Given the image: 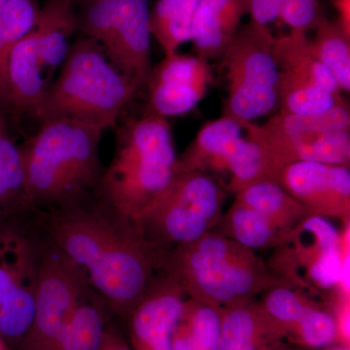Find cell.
<instances>
[{
    "instance_id": "obj_1",
    "label": "cell",
    "mask_w": 350,
    "mask_h": 350,
    "mask_svg": "<svg viewBox=\"0 0 350 350\" xmlns=\"http://www.w3.org/2000/svg\"><path fill=\"white\" fill-rule=\"evenodd\" d=\"M45 226L51 243L79 269L90 289L118 314L130 317L159 273L165 251L135 221L107 204L54 209Z\"/></svg>"
},
{
    "instance_id": "obj_2",
    "label": "cell",
    "mask_w": 350,
    "mask_h": 350,
    "mask_svg": "<svg viewBox=\"0 0 350 350\" xmlns=\"http://www.w3.org/2000/svg\"><path fill=\"white\" fill-rule=\"evenodd\" d=\"M103 131L75 119L42 120L38 133L23 146L31 209L77 204L98 185Z\"/></svg>"
},
{
    "instance_id": "obj_3",
    "label": "cell",
    "mask_w": 350,
    "mask_h": 350,
    "mask_svg": "<svg viewBox=\"0 0 350 350\" xmlns=\"http://www.w3.org/2000/svg\"><path fill=\"white\" fill-rule=\"evenodd\" d=\"M160 271L176 280L187 297L220 308L280 285L291 286L257 251L215 232L167 250Z\"/></svg>"
},
{
    "instance_id": "obj_4",
    "label": "cell",
    "mask_w": 350,
    "mask_h": 350,
    "mask_svg": "<svg viewBox=\"0 0 350 350\" xmlns=\"http://www.w3.org/2000/svg\"><path fill=\"white\" fill-rule=\"evenodd\" d=\"M176 160L167 118L149 112L131 122L98 182L103 204L137 222L172 183Z\"/></svg>"
},
{
    "instance_id": "obj_5",
    "label": "cell",
    "mask_w": 350,
    "mask_h": 350,
    "mask_svg": "<svg viewBox=\"0 0 350 350\" xmlns=\"http://www.w3.org/2000/svg\"><path fill=\"white\" fill-rule=\"evenodd\" d=\"M137 89L111 63L103 46L86 36L71 45L38 117L75 119L105 131L116 125Z\"/></svg>"
},
{
    "instance_id": "obj_6",
    "label": "cell",
    "mask_w": 350,
    "mask_h": 350,
    "mask_svg": "<svg viewBox=\"0 0 350 350\" xmlns=\"http://www.w3.org/2000/svg\"><path fill=\"white\" fill-rule=\"evenodd\" d=\"M226 197L225 189L206 172H175L137 224L145 238L167 252L213 231L224 213Z\"/></svg>"
},
{
    "instance_id": "obj_7",
    "label": "cell",
    "mask_w": 350,
    "mask_h": 350,
    "mask_svg": "<svg viewBox=\"0 0 350 350\" xmlns=\"http://www.w3.org/2000/svg\"><path fill=\"white\" fill-rule=\"evenodd\" d=\"M340 241V232L329 219L308 216L284 243L275 248L268 266L306 294L333 291L344 275Z\"/></svg>"
},
{
    "instance_id": "obj_8",
    "label": "cell",
    "mask_w": 350,
    "mask_h": 350,
    "mask_svg": "<svg viewBox=\"0 0 350 350\" xmlns=\"http://www.w3.org/2000/svg\"><path fill=\"white\" fill-rule=\"evenodd\" d=\"M280 71V114L314 115L345 103L333 73L313 55L306 32L275 38Z\"/></svg>"
},
{
    "instance_id": "obj_9",
    "label": "cell",
    "mask_w": 350,
    "mask_h": 350,
    "mask_svg": "<svg viewBox=\"0 0 350 350\" xmlns=\"http://www.w3.org/2000/svg\"><path fill=\"white\" fill-rule=\"evenodd\" d=\"M84 278L52 243L39 250L36 306L20 350H52L76 308L90 294Z\"/></svg>"
},
{
    "instance_id": "obj_10",
    "label": "cell",
    "mask_w": 350,
    "mask_h": 350,
    "mask_svg": "<svg viewBox=\"0 0 350 350\" xmlns=\"http://www.w3.org/2000/svg\"><path fill=\"white\" fill-rule=\"evenodd\" d=\"M6 220H0V338L19 349L33 320L39 250Z\"/></svg>"
},
{
    "instance_id": "obj_11",
    "label": "cell",
    "mask_w": 350,
    "mask_h": 350,
    "mask_svg": "<svg viewBox=\"0 0 350 350\" xmlns=\"http://www.w3.org/2000/svg\"><path fill=\"white\" fill-rule=\"evenodd\" d=\"M246 137L259 145L278 172L296 162L349 165L350 130L300 131L280 125L275 117L264 125L243 123Z\"/></svg>"
},
{
    "instance_id": "obj_12",
    "label": "cell",
    "mask_w": 350,
    "mask_h": 350,
    "mask_svg": "<svg viewBox=\"0 0 350 350\" xmlns=\"http://www.w3.org/2000/svg\"><path fill=\"white\" fill-rule=\"evenodd\" d=\"M278 183L312 215L349 222V165L296 162L283 167Z\"/></svg>"
},
{
    "instance_id": "obj_13",
    "label": "cell",
    "mask_w": 350,
    "mask_h": 350,
    "mask_svg": "<svg viewBox=\"0 0 350 350\" xmlns=\"http://www.w3.org/2000/svg\"><path fill=\"white\" fill-rule=\"evenodd\" d=\"M213 82L206 59L178 53L167 55L152 68L146 85L150 112L160 116H178L194 109Z\"/></svg>"
},
{
    "instance_id": "obj_14",
    "label": "cell",
    "mask_w": 350,
    "mask_h": 350,
    "mask_svg": "<svg viewBox=\"0 0 350 350\" xmlns=\"http://www.w3.org/2000/svg\"><path fill=\"white\" fill-rule=\"evenodd\" d=\"M275 36L264 25L239 27L222 57L228 90L280 93V71L273 52Z\"/></svg>"
},
{
    "instance_id": "obj_15",
    "label": "cell",
    "mask_w": 350,
    "mask_h": 350,
    "mask_svg": "<svg viewBox=\"0 0 350 350\" xmlns=\"http://www.w3.org/2000/svg\"><path fill=\"white\" fill-rule=\"evenodd\" d=\"M186 298L178 282L159 271L131 313V349L172 350V331Z\"/></svg>"
},
{
    "instance_id": "obj_16",
    "label": "cell",
    "mask_w": 350,
    "mask_h": 350,
    "mask_svg": "<svg viewBox=\"0 0 350 350\" xmlns=\"http://www.w3.org/2000/svg\"><path fill=\"white\" fill-rule=\"evenodd\" d=\"M151 38L148 0H120L116 25L105 51L137 88L146 85L152 70Z\"/></svg>"
},
{
    "instance_id": "obj_17",
    "label": "cell",
    "mask_w": 350,
    "mask_h": 350,
    "mask_svg": "<svg viewBox=\"0 0 350 350\" xmlns=\"http://www.w3.org/2000/svg\"><path fill=\"white\" fill-rule=\"evenodd\" d=\"M287 334L261 301L248 299L222 308L218 350H278Z\"/></svg>"
},
{
    "instance_id": "obj_18",
    "label": "cell",
    "mask_w": 350,
    "mask_h": 350,
    "mask_svg": "<svg viewBox=\"0 0 350 350\" xmlns=\"http://www.w3.org/2000/svg\"><path fill=\"white\" fill-rule=\"evenodd\" d=\"M43 71L32 29L16 44L9 56L6 68L5 107L38 117L49 90Z\"/></svg>"
},
{
    "instance_id": "obj_19",
    "label": "cell",
    "mask_w": 350,
    "mask_h": 350,
    "mask_svg": "<svg viewBox=\"0 0 350 350\" xmlns=\"http://www.w3.org/2000/svg\"><path fill=\"white\" fill-rule=\"evenodd\" d=\"M248 13L250 0H200L191 27L198 57L221 59Z\"/></svg>"
},
{
    "instance_id": "obj_20",
    "label": "cell",
    "mask_w": 350,
    "mask_h": 350,
    "mask_svg": "<svg viewBox=\"0 0 350 350\" xmlns=\"http://www.w3.org/2000/svg\"><path fill=\"white\" fill-rule=\"evenodd\" d=\"M78 29L72 0H46L33 27L44 69L63 64L70 50V39Z\"/></svg>"
},
{
    "instance_id": "obj_21",
    "label": "cell",
    "mask_w": 350,
    "mask_h": 350,
    "mask_svg": "<svg viewBox=\"0 0 350 350\" xmlns=\"http://www.w3.org/2000/svg\"><path fill=\"white\" fill-rule=\"evenodd\" d=\"M222 308L187 297L172 331V350H218Z\"/></svg>"
},
{
    "instance_id": "obj_22",
    "label": "cell",
    "mask_w": 350,
    "mask_h": 350,
    "mask_svg": "<svg viewBox=\"0 0 350 350\" xmlns=\"http://www.w3.org/2000/svg\"><path fill=\"white\" fill-rule=\"evenodd\" d=\"M0 105V220L31 209L23 146L16 144Z\"/></svg>"
},
{
    "instance_id": "obj_23",
    "label": "cell",
    "mask_w": 350,
    "mask_h": 350,
    "mask_svg": "<svg viewBox=\"0 0 350 350\" xmlns=\"http://www.w3.org/2000/svg\"><path fill=\"white\" fill-rule=\"evenodd\" d=\"M234 195V200L256 211L286 234H291L305 219L312 215L276 182H259Z\"/></svg>"
},
{
    "instance_id": "obj_24",
    "label": "cell",
    "mask_w": 350,
    "mask_h": 350,
    "mask_svg": "<svg viewBox=\"0 0 350 350\" xmlns=\"http://www.w3.org/2000/svg\"><path fill=\"white\" fill-rule=\"evenodd\" d=\"M200 0H157L150 10V31L167 55L191 40V27Z\"/></svg>"
},
{
    "instance_id": "obj_25",
    "label": "cell",
    "mask_w": 350,
    "mask_h": 350,
    "mask_svg": "<svg viewBox=\"0 0 350 350\" xmlns=\"http://www.w3.org/2000/svg\"><path fill=\"white\" fill-rule=\"evenodd\" d=\"M243 131V122L229 117L207 122L186 150L177 156L175 172H206L226 142Z\"/></svg>"
},
{
    "instance_id": "obj_26",
    "label": "cell",
    "mask_w": 350,
    "mask_h": 350,
    "mask_svg": "<svg viewBox=\"0 0 350 350\" xmlns=\"http://www.w3.org/2000/svg\"><path fill=\"white\" fill-rule=\"evenodd\" d=\"M39 7L36 0H9L0 6V105L5 107L6 68L16 44L33 29Z\"/></svg>"
},
{
    "instance_id": "obj_27",
    "label": "cell",
    "mask_w": 350,
    "mask_h": 350,
    "mask_svg": "<svg viewBox=\"0 0 350 350\" xmlns=\"http://www.w3.org/2000/svg\"><path fill=\"white\" fill-rule=\"evenodd\" d=\"M315 57L335 76L340 90L350 91V36L345 33L337 20L324 18L310 40Z\"/></svg>"
},
{
    "instance_id": "obj_28",
    "label": "cell",
    "mask_w": 350,
    "mask_h": 350,
    "mask_svg": "<svg viewBox=\"0 0 350 350\" xmlns=\"http://www.w3.org/2000/svg\"><path fill=\"white\" fill-rule=\"evenodd\" d=\"M88 295L73 312L52 350H98L105 335L103 308Z\"/></svg>"
},
{
    "instance_id": "obj_29",
    "label": "cell",
    "mask_w": 350,
    "mask_h": 350,
    "mask_svg": "<svg viewBox=\"0 0 350 350\" xmlns=\"http://www.w3.org/2000/svg\"><path fill=\"white\" fill-rule=\"evenodd\" d=\"M288 342L308 350H322L337 345V324L331 308L313 301L288 333Z\"/></svg>"
},
{
    "instance_id": "obj_30",
    "label": "cell",
    "mask_w": 350,
    "mask_h": 350,
    "mask_svg": "<svg viewBox=\"0 0 350 350\" xmlns=\"http://www.w3.org/2000/svg\"><path fill=\"white\" fill-rule=\"evenodd\" d=\"M120 0H94L78 19V29L103 46L109 43L119 12Z\"/></svg>"
},
{
    "instance_id": "obj_31",
    "label": "cell",
    "mask_w": 350,
    "mask_h": 350,
    "mask_svg": "<svg viewBox=\"0 0 350 350\" xmlns=\"http://www.w3.org/2000/svg\"><path fill=\"white\" fill-rule=\"evenodd\" d=\"M326 18L319 0H280V19L295 31H315Z\"/></svg>"
},
{
    "instance_id": "obj_32",
    "label": "cell",
    "mask_w": 350,
    "mask_h": 350,
    "mask_svg": "<svg viewBox=\"0 0 350 350\" xmlns=\"http://www.w3.org/2000/svg\"><path fill=\"white\" fill-rule=\"evenodd\" d=\"M250 22L267 27L280 19V0H250Z\"/></svg>"
},
{
    "instance_id": "obj_33",
    "label": "cell",
    "mask_w": 350,
    "mask_h": 350,
    "mask_svg": "<svg viewBox=\"0 0 350 350\" xmlns=\"http://www.w3.org/2000/svg\"><path fill=\"white\" fill-rule=\"evenodd\" d=\"M98 350H133V349L114 329L107 327Z\"/></svg>"
},
{
    "instance_id": "obj_34",
    "label": "cell",
    "mask_w": 350,
    "mask_h": 350,
    "mask_svg": "<svg viewBox=\"0 0 350 350\" xmlns=\"http://www.w3.org/2000/svg\"><path fill=\"white\" fill-rule=\"evenodd\" d=\"M338 13V22L350 36V0H329Z\"/></svg>"
},
{
    "instance_id": "obj_35",
    "label": "cell",
    "mask_w": 350,
    "mask_h": 350,
    "mask_svg": "<svg viewBox=\"0 0 350 350\" xmlns=\"http://www.w3.org/2000/svg\"><path fill=\"white\" fill-rule=\"evenodd\" d=\"M278 350H308L303 349V347H299V345L292 344V342H287L286 344L283 345L282 349Z\"/></svg>"
},
{
    "instance_id": "obj_36",
    "label": "cell",
    "mask_w": 350,
    "mask_h": 350,
    "mask_svg": "<svg viewBox=\"0 0 350 350\" xmlns=\"http://www.w3.org/2000/svg\"><path fill=\"white\" fill-rule=\"evenodd\" d=\"M322 350H349V347H342V345H332V347H327L325 349Z\"/></svg>"
},
{
    "instance_id": "obj_37",
    "label": "cell",
    "mask_w": 350,
    "mask_h": 350,
    "mask_svg": "<svg viewBox=\"0 0 350 350\" xmlns=\"http://www.w3.org/2000/svg\"><path fill=\"white\" fill-rule=\"evenodd\" d=\"M0 350H11L8 345L1 338H0Z\"/></svg>"
},
{
    "instance_id": "obj_38",
    "label": "cell",
    "mask_w": 350,
    "mask_h": 350,
    "mask_svg": "<svg viewBox=\"0 0 350 350\" xmlns=\"http://www.w3.org/2000/svg\"><path fill=\"white\" fill-rule=\"evenodd\" d=\"M7 1H9V0H0V6L3 5Z\"/></svg>"
}]
</instances>
